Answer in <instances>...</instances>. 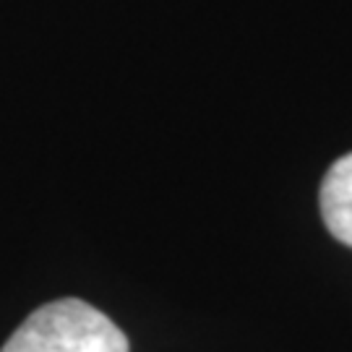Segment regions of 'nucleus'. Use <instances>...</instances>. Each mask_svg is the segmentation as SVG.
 <instances>
[{
  "label": "nucleus",
  "mask_w": 352,
  "mask_h": 352,
  "mask_svg": "<svg viewBox=\"0 0 352 352\" xmlns=\"http://www.w3.org/2000/svg\"><path fill=\"white\" fill-rule=\"evenodd\" d=\"M321 217L334 238L352 248V151L340 157L321 180Z\"/></svg>",
  "instance_id": "obj_2"
},
{
  "label": "nucleus",
  "mask_w": 352,
  "mask_h": 352,
  "mask_svg": "<svg viewBox=\"0 0 352 352\" xmlns=\"http://www.w3.org/2000/svg\"><path fill=\"white\" fill-rule=\"evenodd\" d=\"M0 352H128V340L94 305L63 298L32 311Z\"/></svg>",
  "instance_id": "obj_1"
}]
</instances>
